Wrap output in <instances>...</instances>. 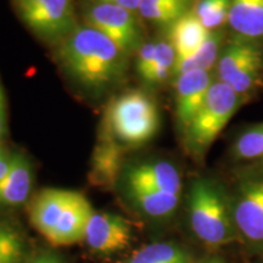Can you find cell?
Listing matches in <instances>:
<instances>
[{"instance_id":"cell-11","label":"cell","mask_w":263,"mask_h":263,"mask_svg":"<svg viewBox=\"0 0 263 263\" xmlns=\"http://www.w3.org/2000/svg\"><path fill=\"white\" fill-rule=\"evenodd\" d=\"M78 195V192L65 189L42 190L29 206V219L33 227L47 238Z\"/></svg>"},{"instance_id":"cell-10","label":"cell","mask_w":263,"mask_h":263,"mask_svg":"<svg viewBox=\"0 0 263 263\" xmlns=\"http://www.w3.org/2000/svg\"><path fill=\"white\" fill-rule=\"evenodd\" d=\"M123 164V145L104 127L91 156L89 180L91 185L111 189L120 177Z\"/></svg>"},{"instance_id":"cell-33","label":"cell","mask_w":263,"mask_h":263,"mask_svg":"<svg viewBox=\"0 0 263 263\" xmlns=\"http://www.w3.org/2000/svg\"><path fill=\"white\" fill-rule=\"evenodd\" d=\"M186 2H189V0H186Z\"/></svg>"},{"instance_id":"cell-28","label":"cell","mask_w":263,"mask_h":263,"mask_svg":"<svg viewBox=\"0 0 263 263\" xmlns=\"http://www.w3.org/2000/svg\"><path fill=\"white\" fill-rule=\"evenodd\" d=\"M12 154H9L8 150H5L4 147L0 146V182L4 179L6 173L9 172L10 164H11Z\"/></svg>"},{"instance_id":"cell-15","label":"cell","mask_w":263,"mask_h":263,"mask_svg":"<svg viewBox=\"0 0 263 263\" xmlns=\"http://www.w3.org/2000/svg\"><path fill=\"white\" fill-rule=\"evenodd\" d=\"M210 33L211 31L203 27L194 12H184L172 22L168 42L176 51V64L192 57L209 38Z\"/></svg>"},{"instance_id":"cell-5","label":"cell","mask_w":263,"mask_h":263,"mask_svg":"<svg viewBox=\"0 0 263 263\" xmlns=\"http://www.w3.org/2000/svg\"><path fill=\"white\" fill-rule=\"evenodd\" d=\"M229 200L239 242L250 254L263 255V172L242 177Z\"/></svg>"},{"instance_id":"cell-29","label":"cell","mask_w":263,"mask_h":263,"mask_svg":"<svg viewBox=\"0 0 263 263\" xmlns=\"http://www.w3.org/2000/svg\"><path fill=\"white\" fill-rule=\"evenodd\" d=\"M95 3H105V4L122 6V8L128 9L134 12V11H138L140 0H95Z\"/></svg>"},{"instance_id":"cell-32","label":"cell","mask_w":263,"mask_h":263,"mask_svg":"<svg viewBox=\"0 0 263 263\" xmlns=\"http://www.w3.org/2000/svg\"><path fill=\"white\" fill-rule=\"evenodd\" d=\"M205 263H219V261H216V259H211V261H207Z\"/></svg>"},{"instance_id":"cell-13","label":"cell","mask_w":263,"mask_h":263,"mask_svg":"<svg viewBox=\"0 0 263 263\" xmlns=\"http://www.w3.org/2000/svg\"><path fill=\"white\" fill-rule=\"evenodd\" d=\"M128 188H144L179 195L182 192V179L178 170L166 161L141 163L127 171Z\"/></svg>"},{"instance_id":"cell-9","label":"cell","mask_w":263,"mask_h":263,"mask_svg":"<svg viewBox=\"0 0 263 263\" xmlns=\"http://www.w3.org/2000/svg\"><path fill=\"white\" fill-rule=\"evenodd\" d=\"M132 228L123 217L93 212L85 227L83 241L99 254H115L130 244Z\"/></svg>"},{"instance_id":"cell-2","label":"cell","mask_w":263,"mask_h":263,"mask_svg":"<svg viewBox=\"0 0 263 263\" xmlns=\"http://www.w3.org/2000/svg\"><path fill=\"white\" fill-rule=\"evenodd\" d=\"M188 213L194 235L209 248H222L239 241L229 197L212 180H194L189 192Z\"/></svg>"},{"instance_id":"cell-30","label":"cell","mask_w":263,"mask_h":263,"mask_svg":"<svg viewBox=\"0 0 263 263\" xmlns=\"http://www.w3.org/2000/svg\"><path fill=\"white\" fill-rule=\"evenodd\" d=\"M28 263H64L59 256L50 254V252H43V254L33 257Z\"/></svg>"},{"instance_id":"cell-7","label":"cell","mask_w":263,"mask_h":263,"mask_svg":"<svg viewBox=\"0 0 263 263\" xmlns=\"http://www.w3.org/2000/svg\"><path fill=\"white\" fill-rule=\"evenodd\" d=\"M85 22L110 39L126 57L141 47L139 27L130 10L118 5L94 3L85 12Z\"/></svg>"},{"instance_id":"cell-12","label":"cell","mask_w":263,"mask_h":263,"mask_svg":"<svg viewBox=\"0 0 263 263\" xmlns=\"http://www.w3.org/2000/svg\"><path fill=\"white\" fill-rule=\"evenodd\" d=\"M211 85L209 71H190L178 76L176 82L177 118L184 129L205 103Z\"/></svg>"},{"instance_id":"cell-16","label":"cell","mask_w":263,"mask_h":263,"mask_svg":"<svg viewBox=\"0 0 263 263\" xmlns=\"http://www.w3.org/2000/svg\"><path fill=\"white\" fill-rule=\"evenodd\" d=\"M32 166L22 154H12L11 164L0 182V205L18 206L28 199L32 189Z\"/></svg>"},{"instance_id":"cell-24","label":"cell","mask_w":263,"mask_h":263,"mask_svg":"<svg viewBox=\"0 0 263 263\" xmlns=\"http://www.w3.org/2000/svg\"><path fill=\"white\" fill-rule=\"evenodd\" d=\"M138 11L144 18L149 21L171 25L185 12V5L140 0Z\"/></svg>"},{"instance_id":"cell-22","label":"cell","mask_w":263,"mask_h":263,"mask_svg":"<svg viewBox=\"0 0 263 263\" xmlns=\"http://www.w3.org/2000/svg\"><path fill=\"white\" fill-rule=\"evenodd\" d=\"M177 57L172 44L168 41L156 42V52L149 74L144 81L151 84L162 83L174 72Z\"/></svg>"},{"instance_id":"cell-8","label":"cell","mask_w":263,"mask_h":263,"mask_svg":"<svg viewBox=\"0 0 263 263\" xmlns=\"http://www.w3.org/2000/svg\"><path fill=\"white\" fill-rule=\"evenodd\" d=\"M29 28L45 38H59L73 29L72 0H16Z\"/></svg>"},{"instance_id":"cell-18","label":"cell","mask_w":263,"mask_h":263,"mask_svg":"<svg viewBox=\"0 0 263 263\" xmlns=\"http://www.w3.org/2000/svg\"><path fill=\"white\" fill-rule=\"evenodd\" d=\"M128 193L134 205L153 218H166L173 215L179 203V195L164 193L161 190L128 188Z\"/></svg>"},{"instance_id":"cell-1","label":"cell","mask_w":263,"mask_h":263,"mask_svg":"<svg viewBox=\"0 0 263 263\" xmlns=\"http://www.w3.org/2000/svg\"><path fill=\"white\" fill-rule=\"evenodd\" d=\"M124 58L110 39L89 26L72 29L60 48L68 73L91 90L104 89L122 77Z\"/></svg>"},{"instance_id":"cell-17","label":"cell","mask_w":263,"mask_h":263,"mask_svg":"<svg viewBox=\"0 0 263 263\" xmlns=\"http://www.w3.org/2000/svg\"><path fill=\"white\" fill-rule=\"evenodd\" d=\"M228 24L238 37L263 38V0H230Z\"/></svg>"},{"instance_id":"cell-31","label":"cell","mask_w":263,"mask_h":263,"mask_svg":"<svg viewBox=\"0 0 263 263\" xmlns=\"http://www.w3.org/2000/svg\"><path fill=\"white\" fill-rule=\"evenodd\" d=\"M149 2H159V3H168V4H184L186 5V0H149Z\"/></svg>"},{"instance_id":"cell-26","label":"cell","mask_w":263,"mask_h":263,"mask_svg":"<svg viewBox=\"0 0 263 263\" xmlns=\"http://www.w3.org/2000/svg\"><path fill=\"white\" fill-rule=\"evenodd\" d=\"M156 52V43H145L139 48L137 54V71L143 80H145L153 66Z\"/></svg>"},{"instance_id":"cell-19","label":"cell","mask_w":263,"mask_h":263,"mask_svg":"<svg viewBox=\"0 0 263 263\" xmlns=\"http://www.w3.org/2000/svg\"><path fill=\"white\" fill-rule=\"evenodd\" d=\"M223 34L221 32H211L205 43L185 60L177 62L174 66V74L179 76L190 71H209L219 58Z\"/></svg>"},{"instance_id":"cell-23","label":"cell","mask_w":263,"mask_h":263,"mask_svg":"<svg viewBox=\"0 0 263 263\" xmlns=\"http://www.w3.org/2000/svg\"><path fill=\"white\" fill-rule=\"evenodd\" d=\"M230 0H201L193 11L202 26L209 31L228 22Z\"/></svg>"},{"instance_id":"cell-27","label":"cell","mask_w":263,"mask_h":263,"mask_svg":"<svg viewBox=\"0 0 263 263\" xmlns=\"http://www.w3.org/2000/svg\"><path fill=\"white\" fill-rule=\"evenodd\" d=\"M6 133V100L2 82H0V143Z\"/></svg>"},{"instance_id":"cell-21","label":"cell","mask_w":263,"mask_h":263,"mask_svg":"<svg viewBox=\"0 0 263 263\" xmlns=\"http://www.w3.org/2000/svg\"><path fill=\"white\" fill-rule=\"evenodd\" d=\"M233 155L242 161H263V123L240 134L233 147Z\"/></svg>"},{"instance_id":"cell-4","label":"cell","mask_w":263,"mask_h":263,"mask_svg":"<svg viewBox=\"0 0 263 263\" xmlns=\"http://www.w3.org/2000/svg\"><path fill=\"white\" fill-rule=\"evenodd\" d=\"M241 103L240 95L228 84L212 83L203 105L185 128V145L193 156L201 159L215 143Z\"/></svg>"},{"instance_id":"cell-14","label":"cell","mask_w":263,"mask_h":263,"mask_svg":"<svg viewBox=\"0 0 263 263\" xmlns=\"http://www.w3.org/2000/svg\"><path fill=\"white\" fill-rule=\"evenodd\" d=\"M93 212L90 202L80 193L45 239L54 246H67L83 241L85 227Z\"/></svg>"},{"instance_id":"cell-20","label":"cell","mask_w":263,"mask_h":263,"mask_svg":"<svg viewBox=\"0 0 263 263\" xmlns=\"http://www.w3.org/2000/svg\"><path fill=\"white\" fill-rule=\"evenodd\" d=\"M126 263H190V257L172 242H153L138 250Z\"/></svg>"},{"instance_id":"cell-3","label":"cell","mask_w":263,"mask_h":263,"mask_svg":"<svg viewBox=\"0 0 263 263\" xmlns=\"http://www.w3.org/2000/svg\"><path fill=\"white\" fill-rule=\"evenodd\" d=\"M156 104L141 90H130L111 104L104 127L122 145H143L159 129Z\"/></svg>"},{"instance_id":"cell-25","label":"cell","mask_w":263,"mask_h":263,"mask_svg":"<svg viewBox=\"0 0 263 263\" xmlns=\"http://www.w3.org/2000/svg\"><path fill=\"white\" fill-rule=\"evenodd\" d=\"M24 255V241L18 233L0 224V263H21Z\"/></svg>"},{"instance_id":"cell-6","label":"cell","mask_w":263,"mask_h":263,"mask_svg":"<svg viewBox=\"0 0 263 263\" xmlns=\"http://www.w3.org/2000/svg\"><path fill=\"white\" fill-rule=\"evenodd\" d=\"M263 68V52L255 41L235 37L217 61L219 81L232 87L240 97L259 83Z\"/></svg>"}]
</instances>
